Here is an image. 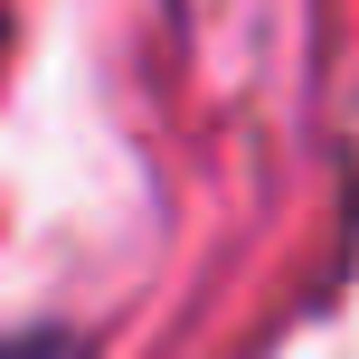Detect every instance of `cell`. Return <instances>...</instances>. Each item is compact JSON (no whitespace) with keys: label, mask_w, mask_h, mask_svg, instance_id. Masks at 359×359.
Returning <instances> with one entry per match:
<instances>
[{"label":"cell","mask_w":359,"mask_h":359,"mask_svg":"<svg viewBox=\"0 0 359 359\" xmlns=\"http://www.w3.org/2000/svg\"><path fill=\"white\" fill-rule=\"evenodd\" d=\"M0 359H76L67 331H19V341H0Z\"/></svg>","instance_id":"obj_1"}]
</instances>
